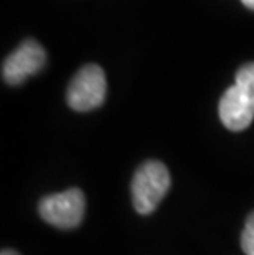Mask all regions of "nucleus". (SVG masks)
<instances>
[{
  "label": "nucleus",
  "instance_id": "nucleus-9",
  "mask_svg": "<svg viewBox=\"0 0 254 255\" xmlns=\"http://www.w3.org/2000/svg\"><path fill=\"white\" fill-rule=\"evenodd\" d=\"M2 255H18V252L12 251V249H7V251H2Z\"/></svg>",
  "mask_w": 254,
  "mask_h": 255
},
{
  "label": "nucleus",
  "instance_id": "nucleus-2",
  "mask_svg": "<svg viewBox=\"0 0 254 255\" xmlns=\"http://www.w3.org/2000/svg\"><path fill=\"white\" fill-rule=\"evenodd\" d=\"M106 74L98 64H86L73 76L66 91L68 106L73 111L89 112L102 106L106 99Z\"/></svg>",
  "mask_w": 254,
  "mask_h": 255
},
{
  "label": "nucleus",
  "instance_id": "nucleus-8",
  "mask_svg": "<svg viewBox=\"0 0 254 255\" xmlns=\"http://www.w3.org/2000/svg\"><path fill=\"white\" fill-rule=\"evenodd\" d=\"M241 2H243V5H245V7L254 10V0H241Z\"/></svg>",
  "mask_w": 254,
  "mask_h": 255
},
{
  "label": "nucleus",
  "instance_id": "nucleus-4",
  "mask_svg": "<svg viewBox=\"0 0 254 255\" xmlns=\"http://www.w3.org/2000/svg\"><path fill=\"white\" fill-rule=\"evenodd\" d=\"M46 63V51L35 40H25L2 64V78L10 86L23 84L30 76L40 73Z\"/></svg>",
  "mask_w": 254,
  "mask_h": 255
},
{
  "label": "nucleus",
  "instance_id": "nucleus-1",
  "mask_svg": "<svg viewBox=\"0 0 254 255\" xmlns=\"http://www.w3.org/2000/svg\"><path fill=\"white\" fill-rule=\"evenodd\" d=\"M170 188V173L157 160L145 161L137 168L131 184L132 204L139 214H150L157 209Z\"/></svg>",
  "mask_w": 254,
  "mask_h": 255
},
{
  "label": "nucleus",
  "instance_id": "nucleus-6",
  "mask_svg": "<svg viewBox=\"0 0 254 255\" xmlns=\"http://www.w3.org/2000/svg\"><path fill=\"white\" fill-rule=\"evenodd\" d=\"M235 84L238 88H241L243 91L250 92L251 96H254V63H248L238 69Z\"/></svg>",
  "mask_w": 254,
  "mask_h": 255
},
{
  "label": "nucleus",
  "instance_id": "nucleus-5",
  "mask_svg": "<svg viewBox=\"0 0 254 255\" xmlns=\"http://www.w3.org/2000/svg\"><path fill=\"white\" fill-rule=\"evenodd\" d=\"M218 112L226 128L241 132L251 126L254 119V96L233 84L221 97Z\"/></svg>",
  "mask_w": 254,
  "mask_h": 255
},
{
  "label": "nucleus",
  "instance_id": "nucleus-7",
  "mask_svg": "<svg viewBox=\"0 0 254 255\" xmlns=\"http://www.w3.org/2000/svg\"><path fill=\"white\" fill-rule=\"evenodd\" d=\"M241 249L246 255H254V213L250 214L241 234Z\"/></svg>",
  "mask_w": 254,
  "mask_h": 255
},
{
  "label": "nucleus",
  "instance_id": "nucleus-3",
  "mask_svg": "<svg viewBox=\"0 0 254 255\" xmlns=\"http://www.w3.org/2000/svg\"><path fill=\"white\" fill-rule=\"evenodd\" d=\"M86 209L84 194L78 188L50 194L38 204L41 219L58 229H74L81 224Z\"/></svg>",
  "mask_w": 254,
  "mask_h": 255
}]
</instances>
